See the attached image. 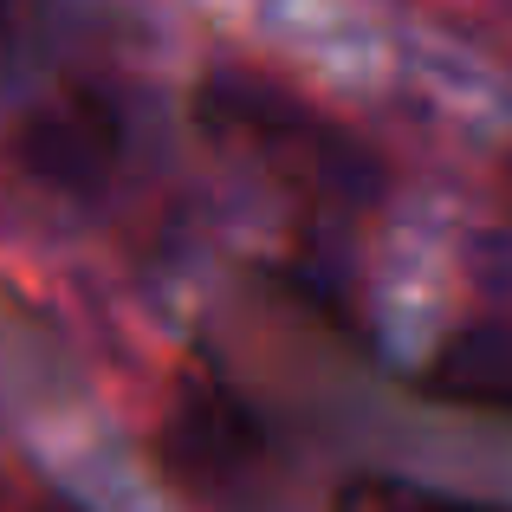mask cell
I'll list each match as a JSON object with an SVG mask.
<instances>
[{
	"label": "cell",
	"instance_id": "1",
	"mask_svg": "<svg viewBox=\"0 0 512 512\" xmlns=\"http://www.w3.org/2000/svg\"><path fill=\"white\" fill-rule=\"evenodd\" d=\"M201 117L221 143H234L240 156H253L273 182H286L292 195L318 201L331 214H357L383 195V169L350 130H338L325 111H312L305 98L266 85L253 72H221L201 91Z\"/></svg>",
	"mask_w": 512,
	"mask_h": 512
},
{
	"label": "cell",
	"instance_id": "2",
	"mask_svg": "<svg viewBox=\"0 0 512 512\" xmlns=\"http://www.w3.org/2000/svg\"><path fill=\"white\" fill-rule=\"evenodd\" d=\"M117 156H124V124L98 91H59L52 104L26 111L13 130V163L46 195H104L117 175Z\"/></svg>",
	"mask_w": 512,
	"mask_h": 512
},
{
	"label": "cell",
	"instance_id": "3",
	"mask_svg": "<svg viewBox=\"0 0 512 512\" xmlns=\"http://www.w3.org/2000/svg\"><path fill=\"white\" fill-rule=\"evenodd\" d=\"M163 448H169V467L188 487L214 493V487H234V480H247L260 467V428H253V415L227 389L188 383L169 409Z\"/></svg>",
	"mask_w": 512,
	"mask_h": 512
},
{
	"label": "cell",
	"instance_id": "4",
	"mask_svg": "<svg viewBox=\"0 0 512 512\" xmlns=\"http://www.w3.org/2000/svg\"><path fill=\"white\" fill-rule=\"evenodd\" d=\"M428 396L480 415H512V312L506 318H474L428 357L422 376Z\"/></svg>",
	"mask_w": 512,
	"mask_h": 512
},
{
	"label": "cell",
	"instance_id": "5",
	"mask_svg": "<svg viewBox=\"0 0 512 512\" xmlns=\"http://www.w3.org/2000/svg\"><path fill=\"white\" fill-rule=\"evenodd\" d=\"M331 512H512L493 500H467V493H441L422 480H396V474H357L338 487Z\"/></svg>",
	"mask_w": 512,
	"mask_h": 512
},
{
	"label": "cell",
	"instance_id": "6",
	"mask_svg": "<svg viewBox=\"0 0 512 512\" xmlns=\"http://www.w3.org/2000/svg\"><path fill=\"white\" fill-rule=\"evenodd\" d=\"M7 20H13V0H0V39H7Z\"/></svg>",
	"mask_w": 512,
	"mask_h": 512
}]
</instances>
